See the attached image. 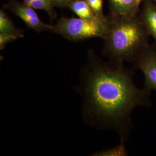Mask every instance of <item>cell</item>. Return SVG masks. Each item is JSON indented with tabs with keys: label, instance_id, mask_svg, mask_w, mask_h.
<instances>
[{
	"label": "cell",
	"instance_id": "15",
	"mask_svg": "<svg viewBox=\"0 0 156 156\" xmlns=\"http://www.w3.org/2000/svg\"><path fill=\"white\" fill-rule=\"evenodd\" d=\"M153 1L154 2H155L156 3V0H153Z\"/></svg>",
	"mask_w": 156,
	"mask_h": 156
},
{
	"label": "cell",
	"instance_id": "10",
	"mask_svg": "<svg viewBox=\"0 0 156 156\" xmlns=\"http://www.w3.org/2000/svg\"><path fill=\"white\" fill-rule=\"evenodd\" d=\"M23 2L31 6L35 9H39L46 12L51 20L56 18V12L54 11L53 5L50 0H23Z\"/></svg>",
	"mask_w": 156,
	"mask_h": 156
},
{
	"label": "cell",
	"instance_id": "12",
	"mask_svg": "<svg viewBox=\"0 0 156 156\" xmlns=\"http://www.w3.org/2000/svg\"><path fill=\"white\" fill-rule=\"evenodd\" d=\"M90 6L95 15L101 19L107 20L108 17L105 16L103 11V0H84Z\"/></svg>",
	"mask_w": 156,
	"mask_h": 156
},
{
	"label": "cell",
	"instance_id": "1",
	"mask_svg": "<svg viewBox=\"0 0 156 156\" xmlns=\"http://www.w3.org/2000/svg\"><path fill=\"white\" fill-rule=\"evenodd\" d=\"M134 71L124 64L104 62L90 50L83 71L81 89L86 116L99 128L117 131L122 141L131 130L134 109L151 105V91L135 85Z\"/></svg>",
	"mask_w": 156,
	"mask_h": 156
},
{
	"label": "cell",
	"instance_id": "9",
	"mask_svg": "<svg viewBox=\"0 0 156 156\" xmlns=\"http://www.w3.org/2000/svg\"><path fill=\"white\" fill-rule=\"evenodd\" d=\"M0 33L14 34L21 38L24 37L22 30L15 27L11 18L2 9L0 10Z\"/></svg>",
	"mask_w": 156,
	"mask_h": 156
},
{
	"label": "cell",
	"instance_id": "14",
	"mask_svg": "<svg viewBox=\"0 0 156 156\" xmlns=\"http://www.w3.org/2000/svg\"><path fill=\"white\" fill-rule=\"evenodd\" d=\"M53 5L55 6H58L60 8L68 7L69 4L73 0H50Z\"/></svg>",
	"mask_w": 156,
	"mask_h": 156
},
{
	"label": "cell",
	"instance_id": "2",
	"mask_svg": "<svg viewBox=\"0 0 156 156\" xmlns=\"http://www.w3.org/2000/svg\"><path fill=\"white\" fill-rule=\"evenodd\" d=\"M151 37L140 13L131 16H109V29L104 38L102 53L116 63L133 64L150 45Z\"/></svg>",
	"mask_w": 156,
	"mask_h": 156
},
{
	"label": "cell",
	"instance_id": "8",
	"mask_svg": "<svg viewBox=\"0 0 156 156\" xmlns=\"http://www.w3.org/2000/svg\"><path fill=\"white\" fill-rule=\"evenodd\" d=\"M79 17L90 20H107L101 19L95 15L90 6L84 0H73L68 6Z\"/></svg>",
	"mask_w": 156,
	"mask_h": 156
},
{
	"label": "cell",
	"instance_id": "6",
	"mask_svg": "<svg viewBox=\"0 0 156 156\" xmlns=\"http://www.w3.org/2000/svg\"><path fill=\"white\" fill-rule=\"evenodd\" d=\"M140 19L156 47V3L153 0H144L140 9Z\"/></svg>",
	"mask_w": 156,
	"mask_h": 156
},
{
	"label": "cell",
	"instance_id": "3",
	"mask_svg": "<svg viewBox=\"0 0 156 156\" xmlns=\"http://www.w3.org/2000/svg\"><path fill=\"white\" fill-rule=\"evenodd\" d=\"M109 29L107 20H90L80 17H62L55 24L51 25V32L62 35L73 42L93 38L104 39Z\"/></svg>",
	"mask_w": 156,
	"mask_h": 156
},
{
	"label": "cell",
	"instance_id": "11",
	"mask_svg": "<svg viewBox=\"0 0 156 156\" xmlns=\"http://www.w3.org/2000/svg\"><path fill=\"white\" fill-rule=\"evenodd\" d=\"M128 155L125 141L120 140L119 145L109 149H105L94 153L95 156H126Z\"/></svg>",
	"mask_w": 156,
	"mask_h": 156
},
{
	"label": "cell",
	"instance_id": "5",
	"mask_svg": "<svg viewBox=\"0 0 156 156\" xmlns=\"http://www.w3.org/2000/svg\"><path fill=\"white\" fill-rule=\"evenodd\" d=\"M134 69H138L144 76V87L156 91V47L150 45L133 64Z\"/></svg>",
	"mask_w": 156,
	"mask_h": 156
},
{
	"label": "cell",
	"instance_id": "13",
	"mask_svg": "<svg viewBox=\"0 0 156 156\" xmlns=\"http://www.w3.org/2000/svg\"><path fill=\"white\" fill-rule=\"evenodd\" d=\"M18 38H21V37L16 34L0 33V49L1 50L4 49L8 44Z\"/></svg>",
	"mask_w": 156,
	"mask_h": 156
},
{
	"label": "cell",
	"instance_id": "4",
	"mask_svg": "<svg viewBox=\"0 0 156 156\" xmlns=\"http://www.w3.org/2000/svg\"><path fill=\"white\" fill-rule=\"evenodd\" d=\"M5 7L22 20L28 28L33 30L35 32L41 33L51 31V25L43 22L38 16L35 9L24 2H20L16 0H8Z\"/></svg>",
	"mask_w": 156,
	"mask_h": 156
},
{
	"label": "cell",
	"instance_id": "7",
	"mask_svg": "<svg viewBox=\"0 0 156 156\" xmlns=\"http://www.w3.org/2000/svg\"><path fill=\"white\" fill-rule=\"evenodd\" d=\"M144 0H108L111 15L131 16L139 13Z\"/></svg>",
	"mask_w": 156,
	"mask_h": 156
}]
</instances>
